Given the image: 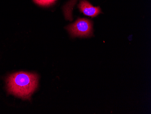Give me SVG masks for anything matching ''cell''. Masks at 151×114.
<instances>
[{
	"instance_id": "obj_2",
	"label": "cell",
	"mask_w": 151,
	"mask_h": 114,
	"mask_svg": "<svg viewBox=\"0 0 151 114\" xmlns=\"http://www.w3.org/2000/svg\"><path fill=\"white\" fill-rule=\"evenodd\" d=\"M72 37H91L93 36L92 22L86 18H78L66 28Z\"/></svg>"
},
{
	"instance_id": "obj_1",
	"label": "cell",
	"mask_w": 151,
	"mask_h": 114,
	"mask_svg": "<svg viewBox=\"0 0 151 114\" xmlns=\"http://www.w3.org/2000/svg\"><path fill=\"white\" fill-rule=\"evenodd\" d=\"M38 83L36 74L19 72L11 75L7 79L8 92L24 99H29Z\"/></svg>"
},
{
	"instance_id": "obj_3",
	"label": "cell",
	"mask_w": 151,
	"mask_h": 114,
	"mask_svg": "<svg viewBox=\"0 0 151 114\" xmlns=\"http://www.w3.org/2000/svg\"><path fill=\"white\" fill-rule=\"evenodd\" d=\"M78 7L80 12L85 15L92 18L96 17L101 13L99 7H94L86 0H81Z\"/></svg>"
},
{
	"instance_id": "obj_4",
	"label": "cell",
	"mask_w": 151,
	"mask_h": 114,
	"mask_svg": "<svg viewBox=\"0 0 151 114\" xmlns=\"http://www.w3.org/2000/svg\"><path fill=\"white\" fill-rule=\"evenodd\" d=\"M34 2L41 6H49L55 2L56 0H33Z\"/></svg>"
}]
</instances>
